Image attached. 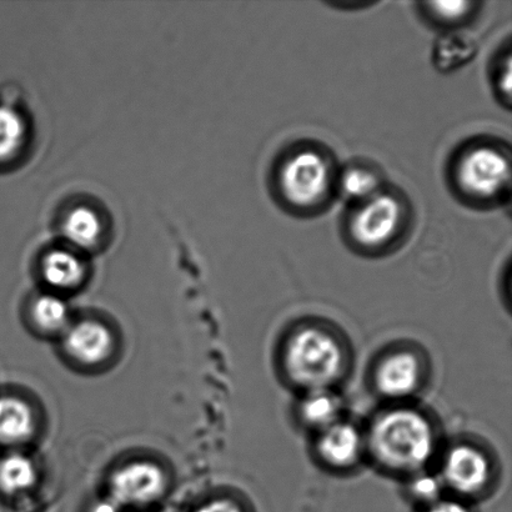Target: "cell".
Returning a JSON list of instances; mask_svg holds the SVG:
<instances>
[{"label":"cell","mask_w":512,"mask_h":512,"mask_svg":"<svg viewBox=\"0 0 512 512\" xmlns=\"http://www.w3.org/2000/svg\"><path fill=\"white\" fill-rule=\"evenodd\" d=\"M371 453L384 468L398 473L423 469L436 448V436L428 418L408 408L381 414L371 426Z\"/></svg>","instance_id":"obj_1"},{"label":"cell","mask_w":512,"mask_h":512,"mask_svg":"<svg viewBox=\"0 0 512 512\" xmlns=\"http://www.w3.org/2000/svg\"><path fill=\"white\" fill-rule=\"evenodd\" d=\"M343 346L330 331L305 326L294 331L284 348V368L301 388L329 389L343 374Z\"/></svg>","instance_id":"obj_2"},{"label":"cell","mask_w":512,"mask_h":512,"mask_svg":"<svg viewBox=\"0 0 512 512\" xmlns=\"http://www.w3.org/2000/svg\"><path fill=\"white\" fill-rule=\"evenodd\" d=\"M278 182L285 202L291 207L303 210L318 208L333 189V163L318 149L295 150L281 163Z\"/></svg>","instance_id":"obj_3"},{"label":"cell","mask_w":512,"mask_h":512,"mask_svg":"<svg viewBox=\"0 0 512 512\" xmlns=\"http://www.w3.org/2000/svg\"><path fill=\"white\" fill-rule=\"evenodd\" d=\"M455 179L466 197L479 202L503 198L510 190L509 154L493 144L466 149L455 164Z\"/></svg>","instance_id":"obj_4"},{"label":"cell","mask_w":512,"mask_h":512,"mask_svg":"<svg viewBox=\"0 0 512 512\" xmlns=\"http://www.w3.org/2000/svg\"><path fill=\"white\" fill-rule=\"evenodd\" d=\"M406 219V209L399 195L385 192L356 204L349 229L354 242L361 248L378 250L398 237Z\"/></svg>","instance_id":"obj_5"},{"label":"cell","mask_w":512,"mask_h":512,"mask_svg":"<svg viewBox=\"0 0 512 512\" xmlns=\"http://www.w3.org/2000/svg\"><path fill=\"white\" fill-rule=\"evenodd\" d=\"M167 478L157 464L134 461L110 476V500L118 506H145L162 498Z\"/></svg>","instance_id":"obj_6"},{"label":"cell","mask_w":512,"mask_h":512,"mask_svg":"<svg viewBox=\"0 0 512 512\" xmlns=\"http://www.w3.org/2000/svg\"><path fill=\"white\" fill-rule=\"evenodd\" d=\"M59 232L63 243L87 254L97 252L108 242L110 222L98 204L78 200L60 215Z\"/></svg>","instance_id":"obj_7"},{"label":"cell","mask_w":512,"mask_h":512,"mask_svg":"<svg viewBox=\"0 0 512 512\" xmlns=\"http://www.w3.org/2000/svg\"><path fill=\"white\" fill-rule=\"evenodd\" d=\"M491 478V464L483 450L470 444L455 445L441 468V481L454 493L474 496L483 493Z\"/></svg>","instance_id":"obj_8"},{"label":"cell","mask_w":512,"mask_h":512,"mask_svg":"<svg viewBox=\"0 0 512 512\" xmlns=\"http://www.w3.org/2000/svg\"><path fill=\"white\" fill-rule=\"evenodd\" d=\"M38 270L40 279L55 294L79 289L87 279L88 263L84 253L62 242L44 250Z\"/></svg>","instance_id":"obj_9"},{"label":"cell","mask_w":512,"mask_h":512,"mask_svg":"<svg viewBox=\"0 0 512 512\" xmlns=\"http://www.w3.org/2000/svg\"><path fill=\"white\" fill-rule=\"evenodd\" d=\"M65 353L77 363L95 366L110 358L114 338L107 325L97 320H82L64 331Z\"/></svg>","instance_id":"obj_10"},{"label":"cell","mask_w":512,"mask_h":512,"mask_svg":"<svg viewBox=\"0 0 512 512\" xmlns=\"http://www.w3.org/2000/svg\"><path fill=\"white\" fill-rule=\"evenodd\" d=\"M423 368L414 353L394 351L376 366L374 383L381 395L390 399H403L415 393L421 383Z\"/></svg>","instance_id":"obj_11"},{"label":"cell","mask_w":512,"mask_h":512,"mask_svg":"<svg viewBox=\"0 0 512 512\" xmlns=\"http://www.w3.org/2000/svg\"><path fill=\"white\" fill-rule=\"evenodd\" d=\"M316 451L324 464L333 469H349L363 453V438L354 425L338 421L320 431Z\"/></svg>","instance_id":"obj_12"},{"label":"cell","mask_w":512,"mask_h":512,"mask_svg":"<svg viewBox=\"0 0 512 512\" xmlns=\"http://www.w3.org/2000/svg\"><path fill=\"white\" fill-rule=\"evenodd\" d=\"M35 430L32 408L23 399L0 395V446L27 443Z\"/></svg>","instance_id":"obj_13"},{"label":"cell","mask_w":512,"mask_h":512,"mask_svg":"<svg viewBox=\"0 0 512 512\" xmlns=\"http://www.w3.org/2000/svg\"><path fill=\"white\" fill-rule=\"evenodd\" d=\"M30 143L27 115L14 105L0 104V165L22 159Z\"/></svg>","instance_id":"obj_14"},{"label":"cell","mask_w":512,"mask_h":512,"mask_svg":"<svg viewBox=\"0 0 512 512\" xmlns=\"http://www.w3.org/2000/svg\"><path fill=\"white\" fill-rule=\"evenodd\" d=\"M478 40L466 30H453L436 43L434 60L441 72L463 67L478 53Z\"/></svg>","instance_id":"obj_15"},{"label":"cell","mask_w":512,"mask_h":512,"mask_svg":"<svg viewBox=\"0 0 512 512\" xmlns=\"http://www.w3.org/2000/svg\"><path fill=\"white\" fill-rule=\"evenodd\" d=\"M340 410V400L329 389H316L300 401L299 416L304 425L320 433L340 421Z\"/></svg>","instance_id":"obj_16"},{"label":"cell","mask_w":512,"mask_h":512,"mask_svg":"<svg viewBox=\"0 0 512 512\" xmlns=\"http://www.w3.org/2000/svg\"><path fill=\"white\" fill-rule=\"evenodd\" d=\"M37 469L32 459L19 453L0 456V494L15 496L33 488L37 483Z\"/></svg>","instance_id":"obj_17"},{"label":"cell","mask_w":512,"mask_h":512,"mask_svg":"<svg viewBox=\"0 0 512 512\" xmlns=\"http://www.w3.org/2000/svg\"><path fill=\"white\" fill-rule=\"evenodd\" d=\"M30 318L42 333H64L70 325L69 306L58 294L39 295L30 305Z\"/></svg>","instance_id":"obj_18"},{"label":"cell","mask_w":512,"mask_h":512,"mask_svg":"<svg viewBox=\"0 0 512 512\" xmlns=\"http://www.w3.org/2000/svg\"><path fill=\"white\" fill-rule=\"evenodd\" d=\"M341 192L356 204L373 197L381 189L380 177L375 170L365 165H351L339 179Z\"/></svg>","instance_id":"obj_19"},{"label":"cell","mask_w":512,"mask_h":512,"mask_svg":"<svg viewBox=\"0 0 512 512\" xmlns=\"http://www.w3.org/2000/svg\"><path fill=\"white\" fill-rule=\"evenodd\" d=\"M443 489L444 484L441 479L433 475H420L410 484L409 490L413 499L423 504L425 508L441 499Z\"/></svg>","instance_id":"obj_20"},{"label":"cell","mask_w":512,"mask_h":512,"mask_svg":"<svg viewBox=\"0 0 512 512\" xmlns=\"http://www.w3.org/2000/svg\"><path fill=\"white\" fill-rule=\"evenodd\" d=\"M471 2H436L428 3V12L439 22L454 24L468 18L474 7Z\"/></svg>","instance_id":"obj_21"},{"label":"cell","mask_w":512,"mask_h":512,"mask_svg":"<svg viewBox=\"0 0 512 512\" xmlns=\"http://www.w3.org/2000/svg\"><path fill=\"white\" fill-rule=\"evenodd\" d=\"M194 512H244V510L233 500L215 499L199 506Z\"/></svg>","instance_id":"obj_22"},{"label":"cell","mask_w":512,"mask_h":512,"mask_svg":"<svg viewBox=\"0 0 512 512\" xmlns=\"http://www.w3.org/2000/svg\"><path fill=\"white\" fill-rule=\"evenodd\" d=\"M421 512H471V510L461 501L440 499L434 504L425 506Z\"/></svg>","instance_id":"obj_23"},{"label":"cell","mask_w":512,"mask_h":512,"mask_svg":"<svg viewBox=\"0 0 512 512\" xmlns=\"http://www.w3.org/2000/svg\"><path fill=\"white\" fill-rule=\"evenodd\" d=\"M498 89L505 102H511V59L510 54L506 57L505 69H501L498 75Z\"/></svg>","instance_id":"obj_24"},{"label":"cell","mask_w":512,"mask_h":512,"mask_svg":"<svg viewBox=\"0 0 512 512\" xmlns=\"http://www.w3.org/2000/svg\"><path fill=\"white\" fill-rule=\"evenodd\" d=\"M89 512H119V506L113 500L99 501Z\"/></svg>","instance_id":"obj_25"}]
</instances>
